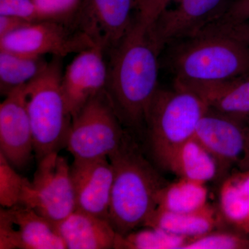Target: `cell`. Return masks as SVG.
<instances>
[{
	"instance_id": "cell-20",
	"label": "cell",
	"mask_w": 249,
	"mask_h": 249,
	"mask_svg": "<svg viewBox=\"0 0 249 249\" xmlns=\"http://www.w3.org/2000/svg\"><path fill=\"white\" fill-rule=\"evenodd\" d=\"M49 62L44 56L0 50V92L6 96L13 90L40 76Z\"/></svg>"
},
{
	"instance_id": "cell-33",
	"label": "cell",
	"mask_w": 249,
	"mask_h": 249,
	"mask_svg": "<svg viewBox=\"0 0 249 249\" xmlns=\"http://www.w3.org/2000/svg\"><path fill=\"white\" fill-rule=\"evenodd\" d=\"M249 156V127L248 129V133H247V145H246L245 153L244 155Z\"/></svg>"
},
{
	"instance_id": "cell-5",
	"label": "cell",
	"mask_w": 249,
	"mask_h": 249,
	"mask_svg": "<svg viewBox=\"0 0 249 249\" xmlns=\"http://www.w3.org/2000/svg\"><path fill=\"white\" fill-rule=\"evenodd\" d=\"M62 73L60 58L54 57L40 76L25 85L37 162L66 147L72 116L62 91Z\"/></svg>"
},
{
	"instance_id": "cell-15",
	"label": "cell",
	"mask_w": 249,
	"mask_h": 249,
	"mask_svg": "<svg viewBox=\"0 0 249 249\" xmlns=\"http://www.w3.org/2000/svg\"><path fill=\"white\" fill-rule=\"evenodd\" d=\"M249 127L245 122L209 108L199 121L194 137L215 157L224 170L242 160Z\"/></svg>"
},
{
	"instance_id": "cell-10",
	"label": "cell",
	"mask_w": 249,
	"mask_h": 249,
	"mask_svg": "<svg viewBox=\"0 0 249 249\" xmlns=\"http://www.w3.org/2000/svg\"><path fill=\"white\" fill-rule=\"evenodd\" d=\"M228 5L227 0H178L176 7L165 10L149 29V35L160 52L217 22Z\"/></svg>"
},
{
	"instance_id": "cell-11",
	"label": "cell",
	"mask_w": 249,
	"mask_h": 249,
	"mask_svg": "<svg viewBox=\"0 0 249 249\" xmlns=\"http://www.w3.org/2000/svg\"><path fill=\"white\" fill-rule=\"evenodd\" d=\"M0 249H67L55 224L24 205L0 209Z\"/></svg>"
},
{
	"instance_id": "cell-28",
	"label": "cell",
	"mask_w": 249,
	"mask_h": 249,
	"mask_svg": "<svg viewBox=\"0 0 249 249\" xmlns=\"http://www.w3.org/2000/svg\"><path fill=\"white\" fill-rule=\"evenodd\" d=\"M0 16H15L30 22L42 20L34 0H0Z\"/></svg>"
},
{
	"instance_id": "cell-17",
	"label": "cell",
	"mask_w": 249,
	"mask_h": 249,
	"mask_svg": "<svg viewBox=\"0 0 249 249\" xmlns=\"http://www.w3.org/2000/svg\"><path fill=\"white\" fill-rule=\"evenodd\" d=\"M179 86L197 93L213 110L242 122L249 120V76Z\"/></svg>"
},
{
	"instance_id": "cell-8",
	"label": "cell",
	"mask_w": 249,
	"mask_h": 249,
	"mask_svg": "<svg viewBox=\"0 0 249 249\" xmlns=\"http://www.w3.org/2000/svg\"><path fill=\"white\" fill-rule=\"evenodd\" d=\"M91 38L72 20L44 19L28 24L0 38V50L63 58L95 46Z\"/></svg>"
},
{
	"instance_id": "cell-25",
	"label": "cell",
	"mask_w": 249,
	"mask_h": 249,
	"mask_svg": "<svg viewBox=\"0 0 249 249\" xmlns=\"http://www.w3.org/2000/svg\"><path fill=\"white\" fill-rule=\"evenodd\" d=\"M182 249H249V237L237 231H214L191 239Z\"/></svg>"
},
{
	"instance_id": "cell-26",
	"label": "cell",
	"mask_w": 249,
	"mask_h": 249,
	"mask_svg": "<svg viewBox=\"0 0 249 249\" xmlns=\"http://www.w3.org/2000/svg\"><path fill=\"white\" fill-rule=\"evenodd\" d=\"M81 0H34L42 20H71Z\"/></svg>"
},
{
	"instance_id": "cell-22",
	"label": "cell",
	"mask_w": 249,
	"mask_h": 249,
	"mask_svg": "<svg viewBox=\"0 0 249 249\" xmlns=\"http://www.w3.org/2000/svg\"><path fill=\"white\" fill-rule=\"evenodd\" d=\"M219 212L222 219L237 231L249 233V200L233 175L223 182L219 191Z\"/></svg>"
},
{
	"instance_id": "cell-13",
	"label": "cell",
	"mask_w": 249,
	"mask_h": 249,
	"mask_svg": "<svg viewBox=\"0 0 249 249\" xmlns=\"http://www.w3.org/2000/svg\"><path fill=\"white\" fill-rule=\"evenodd\" d=\"M105 49L95 45L77 53L62 73V89L72 118L90 99L106 89Z\"/></svg>"
},
{
	"instance_id": "cell-6",
	"label": "cell",
	"mask_w": 249,
	"mask_h": 249,
	"mask_svg": "<svg viewBox=\"0 0 249 249\" xmlns=\"http://www.w3.org/2000/svg\"><path fill=\"white\" fill-rule=\"evenodd\" d=\"M106 89L72 118L66 148L75 160L108 158L129 138Z\"/></svg>"
},
{
	"instance_id": "cell-18",
	"label": "cell",
	"mask_w": 249,
	"mask_h": 249,
	"mask_svg": "<svg viewBox=\"0 0 249 249\" xmlns=\"http://www.w3.org/2000/svg\"><path fill=\"white\" fill-rule=\"evenodd\" d=\"M219 223V214L213 206L207 204L203 209L184 213L157 208L143 227L159 228L191 240L214 231Z\"/></svg>"
},
{
	"instance_id": "cell-9",
	"label": "cell",
	"mask_w": 249,
	"mask_h": 249,
	"mask_svg": "<svg viewBox=\"0 0 249 249\" xmlns=\"http://www.w3.org/2000/svg\"><path fill=\"white\" fill-rule=\"evenodd\" d=\"M135 6L136 0H81L72 21L95 45L107 52L133 25Z\"/></svg>"
},
{
	"instance_id": "cell-7",
	"label": "cell",
	"mask_w": 249,
	"mask_h": 249,
	"mask_svg": "<svg viewBox=\"0 0 249 249\" xmlns=\"http://www.w3.org/2000/svg\"><path fill=\"white\" fill-rule=\"evenodd\" d=\"M54 224L76 209L70 165L58 153L46 156L37 162L34 178L26 188L22 204Z\"/></svg>"
},
{
	"instance_id": "cell-4",
	"label": "cell",
	"mask_w": 249,
	"mask_h": 249,
	"mask_svg": "<svg viewBox=\"0 0 249 249\" xmlns=\"http://www.w3.org/2000/svg\"><path fill=\"white\" fill-rule=\"evenodd\" d=\"M209 109L193 90L174 84L157 90L145 119L149 153L157 166L168 170L178 147L194 137L196 127Z\"/></svg>"
},
{
	"instance_id": "cell-2",
	"label": "cell",
	"mask_w": 249,
	"mask_h": 249,
	"mask_svg": "<svg viewBox=\"0 0 249 249\" xmlns=\"http://www.w3.org/2000/svg\"><path fill=\"white\" fill-rule=\"evenodd\" d=\"M170 45L168 65L175 84H204L249 76V35L242 24H212Z\"/></svg>"
},
{
	"instance_id": "cell-3",
	"label": "cell",
	"mask_w": 249,
	"mask_h": 249,
	"mask_svg": "<svg viewBox=\"0 0 249 249\" xmlns=\"http://www.w3.org/2000/svg\"><path fill=\"white\" fill-rule=\"evenodd\" d=\"M108 159L114 169L108 222L124 237L143 227L166 183L130 137Z\"/></svg>"
},
{
	"instance_id": "cell-32",
	"label": "cell",
	"mask_w": 249,
	"mask_h": 249,
	"mask_svg": "<svg viewBox=\"0 0 249 249\" xmlns=\"http://www.w3.org/2000/svg\"><path fill=\"white\" fill-rule=\"evenodd\" d=\"M238 165L242 170H249V156H243L242 160L239 162Z\"/></svg>"
},
{
	"instance_id": "cell-27",
	"label": "cell",
	"mask_w": 249,
	"mask_h": 249,
	"mask_svg": "<svg viewBox=\"0 0 249 249\" xmlns=\"http://www.w3.org/2000/svg\"><path fill=\"white\" fill-rule=\"evenodd\" d=\"M173 0H136L134 22L145 29H150L168 9Z\"/></svg>"
},
{
	"instance_id": "cell-1",
	"label": "cell",
	"mask_w": 249,
	"mask_h": 249,
	"mask_svg": "<svg viewBox=\"0 0 249 249\" xmlns=\"http://www.w3.org/2000/svg\"><path fill=\"white\" fill-rule=\"evenodd\" d=\"M109 52L106 93L124 127L141 129L159 89L160 52L148 30L135 22Z\"/></svg>"
},
{
	"instance_id": "cell-12",
	"label": "cell",
	"mask_w": 249,
	"mask_h": 249,
	"mask_svg": "<svg viewBox=\"0 0 249 249\" xmlns=\"http://www.w3.org/2000/svg\"><path fill=\"white\" fill-rule=\"evenodd\" d=\"M25 85L11 91L0 105V153L18 170L25 168L34 155Z\"/></svg>"
},
{
	"instance_id": "cell-30",
	"label": "cell",
	"mask_w": 249,
	"mask_h": 249,
	"mask_svg": "<svg viewBox=\"0 0 249 249\" xmlns=\"http://www.w3.org/2000/svg\"><path fill=\"white\" fill-rule=\"evenodd\" d=\"M31 23L32 22L15 16H0V38Z\"/></svg>"
},
{
	"instance_id": "cell-23",
	"label": "cell",
	"mask_w": 249,
	"mask_h": 249,
	"mask_svg": "<svg viewBox=\"0 0 249 249\" xmlns=\"http://www.w3.org/2000/svg\"><path fill=\"white\" fill-rule=\"evenodd\" d=\"M127 235L116 237L114 249H182L190 239L171 233L159 228L143 227Z\"/></svg>"
},
{
	"instance_id": "cell-16",
	"label": "cell",
	"mask_w": 249,
	"mask_h": 249,
	"mask_svg": "<svg viewBox=\"0 0 249 249\" xmlns=\"http://www.w3.org/2000/svg\"><path fill=\"white\" fill-rule=\"evenodd\" d=\"M68 249H114L117 233L109 222L76 209L55 224Z\"/></svg>"
},
{
	"instance_id": "cell-14",
	"label": "cell",
	"mask_w": 249,
	"mask_h": 249,
	"mask_svg": "<svg viewBox=\"0 0 249 249\" xmlns=\"http://www.w3.org/2000/svg\"><path fill=\"white\" fill-rule=\"evenodd\" d=\"M70 173L76 209L108 221L114 181V169L109 159H74Z\"/></svg>"
},
{
	"instance_id": "cell-31",
	"label": "cell",
	"mask_w": 249,
	"mask_h": 249,
	"mask_svg": "<svg viewBox=\"0 0 249 249\" xmlns=\"http://www.w3.org/2000/svg\"><path fill=\"white\" fill-rule=\"evenodd\" d=\"M233 177L249 200V170H242L241 173L235 174Z\"/></svg>"
},
{
	"instance_id": "cell-29",
	"label": "cell",
	"mask_w": 249,
	"mask_h": 249,
	"mask_svg": "<svg viewBox=\"0 0 249 249\" xmlns=\"http://www.w3.org/2000/svg\"><path fill=\"white\" fill-rule=\"evenodd\" d=\"M249 21V0H235L228 5L222 16L214 24H242Z\"/></svg>"
},
{
	"instance_id": "cell-21",
	"label": "cell",
	"mask_w": 249,
	"mask_h": 249,
	"mask_svg": "<svg viewBox=\"0 0 249 249\" xmlns=\"http://www.w3.org/2000/svg\"><path fill=\"white\" fill-rule=\"evenodd\" d=\"M206 183L179 178L166 183L160 190L157 208L170 212L184 213L198 211L208 204Z\"/></svg>"
},
{
	"instance_id": "cell-24",
	"label": "cell",
	"mask_w": 249,
	"mask_h": 249,
	"mask_svg": "<svg viewBox=\"0 0 249 249\" xmlns=\"http://www.w3.org/2000/svg\"><path fill=\"white\" fill-rule=\"evenodd\" d=\"M30 181L16 171L2 154L0 153V204L9 209L22 205L26 188Z\"/></svg>"
},
{
	"instance_id": "cell-19",
	"label": "cell",
	"mask_w": 249,
	"mask_h": 249,
	"mask_svg": "<svg viewBox=\"0 0 249 249\" xmlns=\"http://www.w3.org/2000/svg\"><path fill=\"white\" fill-rule=\"evenodd\" d=\"M168 170L179 178L206 183L217 178L221 168L215 157L193 137L178 147Z\"/></svg>"
}]
</instances>
